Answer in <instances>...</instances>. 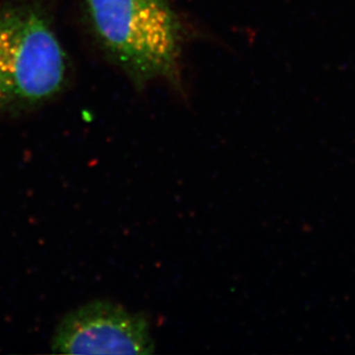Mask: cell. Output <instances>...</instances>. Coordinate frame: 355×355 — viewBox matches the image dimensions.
<instances>
[{"instance_id":"6da1fadb","label":"cell","mask_w":355,"mask_h":355,"mask_svg":"<svg viewBox=\"0 0 355 355\" xmlns=\"http://www.w3.org/2000/svg\"><path fill=\"white\" fill-rule=\"evenodd\" d=\"M80 10L96 49L138 91L162 82L184 96L189 31L173 0H80Z\"/></svg>"},{"instance_id":"7a4b0ae2","label":"cell","mask_w":355,"mask_h":355,"mask_svg":"<svg viewBox=\"0 0 355 355\" xmlns=\"http://www.w3.org/2000/svg\"><path fill=\"white\" fill-rule=\"evenodd\" d=\"M71 62L44 0L0 1V114H24L59 97Z\"/></svg>"},{"instance_id":"3957f363","label":"cell","mask_w":355,"mask_h":355,"mask_svg":"<svg viewBox=\"0 0 355 355\" xmlns=\"http://www.w3.org/2000/svg\"><path fill=\"white\" fill-rule=\"evenodd\" d=\"M51 349L61 354H152L146 316L108 302H89L61 320Z\"/></svg>"}]
</instances>
